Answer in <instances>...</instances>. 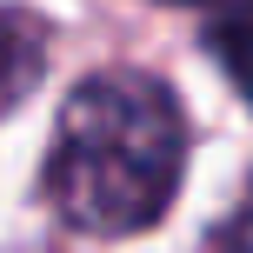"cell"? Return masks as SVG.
Returning a JSON list of instances; mask_svg holds the SVG:
<instances>
[{
    "mask_svg": "<svg viewBox=\"0 0 253 253\" xmlns=\"http://www.w3.org/2000/svg\"><path fill=\"white\" fill-rule=\"evenodd\" d=\"M207 253H253V213L227 220V227H213V240H207Z\"/></svg>",
    "mask_w": 253,
    "mask_h": 253,
    "instance_id": "4",
    "label": "cell"
},
{
    "mask_svg": "<svg viewBox=\"0 0 253 253\" xmlns=\"http://www.w3.org/2000/svg\"><path fill=\"white\" fill-rule=\"evenodd\" d=\"M180 167H187L180 100L153 74L114 67L67 93L47 193L80 233H140L173 207Z\"/></svg>",
    "mask_w": 253,
    "mask_h": 253,
    "instance_id": "1",
    "label": "cell"
},
{
    "mask_svg": "<svg viewBox=\"0 0 253 253\" xmlns=\"http://www.w3.org/2000/svg\"><path fill=\"white\" fill-rule=\"evenodd\" d=\"M207 47L227 60V74L240 80V93H253V7H220L207 20Z\"/></svg>",
    "mask_w": 253,
    "mask_h": 253,
    "instance_id": "3",
    "label": "cell"
},
{
    "mask_svg": "<svg viewBox=\"0 0 253 253\" xmlns=\"http://www.w3.org/2000/svg\"><path fill=\"white\" fill-rule=\"evenodd\" d=\"M40 80V27L27 13H0V107H13Z\"/></svg>",
    "mask_w": 253,
    "mask_h": 253,
    "instance_id": "2",
    "label": "cell"
}]
</instances>
